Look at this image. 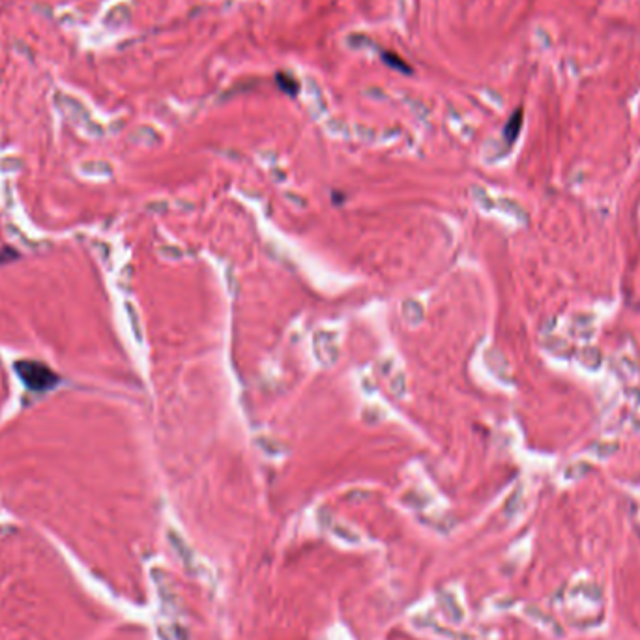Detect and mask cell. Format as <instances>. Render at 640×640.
<instances>
[{"mask_svg": "<svg viewBox=\"0 0 640 640\" xmlns=\"http://www.w3.org/2000/svg\"><path fill=\"white\" fill-rule=\"evenodd\" d=\"M16 371L19 375V378L23 380L26 388L34 393H46V391H51L53 388H56V384L60 382L58 375L53 371L51 367H47L46 363L41 361H17Z\"/></svg>", "mask_w": 640, "mask_h": 640, "instance_id": "1", "label": "cell"}, {"mask_svg": "<svg viewBox=\"0 0 640 640\" xmlns=\"http://www.w3.org/2000/svg\"><path fill=\"white\" fill-rule=\"evenodd\" d=\"M315 352L319 361L324 366H331L337 361V343L334 334H316L315 336Z\"/></svg>", "mask_w": 640, "mask_h": 640, "instance_id": "2", "label": "cell"}, {"mask_svg": "<svg viewBox=\"0 0 640 640\" xmlns=\"http://www.w3.org/2000/svg\"><path fill=\"white\" fill-rule=\"evenodd\" d=\"M521 127H523V109H517V111L509 117L508 124L503 127V139L506 142H515L518 137V133H521Z\"/></svg>", "mask_w": 640, "mask_h": 640, "instance_id": "3", "label": "cell"}, {"mask_svg": "<svg viewBox=\"0 0 640 640\" xmlns=\"http://www.w3.org/2000/svg\"><path fill=\"white\" fill-rule=\"evenodd\" d=\"M275 82H277L279 90L284 92V94H289V96H296V94L300 92V82H298V79H296L292 73H287V71L275 73Z\"/></svg>", "mask_w": 640, "mask_h": 640, "instance_id": "4", "label": "cell"}, {"mask_svg": "<svg viewBox=\"0 0 640 640\" xmlns=\"http://www.w3.org/2000/svg\"><path fill=\"white\" fill-rule=\"evenodd\" d=\"M402 316L408 324L417 326L423 320V307L414 300H405L402 302Z\"/></svg>", "mask_w": 640, "mask_h": 640, "instance_id": "5", "label": "cell"}, {"mask_svg": "<svg viewBox=\"0 0 640 640\" xmlns=\"http://www.w3.org/2000/svg\"><path fill=\"white\" fill-rule=\"evenodd\" d=\"M382 60L386 62V64L390 68H395V70L402 71V73H407V75H410V73H412V66H408L407 62L402 60V58L399 55H395V53L384 51V53H382Z\"/></svg>", "mask_w": 640, "mask_h": 640, "instance_id": "6", "label": "cell"}, {"mask_svg": "<svg viewBox=\"0 0 640 640\" xmlns=\"http://www.w3.org/2000/svg\"><path fill=\"white\" fill-rule=\"evenodd\" d=\"M391 391H393V393H395L397 397H402V393H405V390H407V384H405V376L402 375H397V378H393V380H391Z\"/></svg>", "mask_w": 640, "mask_h": 640, "instance_id": "7", "label": "cell"}]
</instances>
